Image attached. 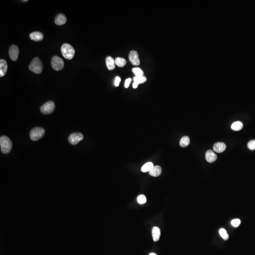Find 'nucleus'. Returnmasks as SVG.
<instances>
[{"label":"nucleus","mask_w":255,"mask_h":255,"mask_svg":"<svg viewBox=\"0 0 255 255\" xmlns=\"http://www.w3.org/2000/svg\"><path fill=\"white\" fill-rule=\"evenodd\" d=\"M0 145L2 153L8 154L12 148V142L8 137L3 136L0 138Z\"/></svg>","instance_id":"obj_1"},{"label":"nucleus","mask_w":255,"mask_h":255,"mask_svg":"<svg viewBox=\"0 0 255 255\" xmlns=\"http://www.w3.org/2000/svg\"><path fill=\"white\" fill-rule=\"evenodd\" d=\"M61 51L63 57L68 60L72 59L75 54V49L68 44H63L61 48Z\"/></svg>","instance_id":"obj_2"},{"label":"nucleus","mask_w":255,"mask_h":255,"mask_svg":"<svg viewBox=\"0 0 255 255\" xmlns=\"http://www.w3.org/2000/svg\"><path fill=\"white\" fill-rule=\"evenodd\" d=\"M43 68L42 63L38 57H35L29 65L30 70L36 74L41 73L43 70Z\"/></svg>","instance_id":"obj_3"},{"label":"nucleus","mask_w":255,"mask_h":255,"mask_svg":"<svg viewBox=\"0 0 255 255\" xmlns=\"http://www.w3.org/2000/svg\"><path fill=\"white\" fill-rule=\"evenodd\" d=\"M45 133L44 129L40 127H36L33 129L30 132V138L31 140L36 141L41 139Z\"/></svg>","instance_id":"obj_4"},{"label":"nucleus","mask_w":255,"mask_h":255,"mask_svg":"<svg viewBox=\"0 0 255 255\" xmlns=\"http://www.w3.org/2000/svg\"><path fill=\"white\" fill-rule=\"evenodd\" d=\"M64 65V62L60 57L54 56L52 58L51 60V65L54 70L57 71H60L63 68Z\"/></svg>","instance_id":"obj_5"},{"label":"nucleus","mask_w":255,"mask_h":255,"mask_svg":"<svg viewBox=\"0 0 255 255\" xmlns=\"http://www.w3.org/2000/svg\"><path fill=\"white\" fill-rule=\"evenodd\" d=\"M55 107V106L54 102L50 101L43 104L40 108V111L43 114H49L54 112Z\"/></svg>","instance_id":"obj_6"},{"label":"nucleus","mask_w":255,"mask_h":255,"mask_svg":"<svg viewBox=\"0 0 255 255\" xmlns=\"http://www.w3.org/2000/svg\"><path fill=\"white\" fill-rule=\"evenodd\" d=\"M84 136L83 134L80 133H74L70 135L69 137V141L71 144H77L80 141L83 140Z\"/></svg>","instance_id":"obj_7"},{"label":"nucleus","mask_w":255,"mask_h":255,"mask_svg":"<svg viewBox=\"0 0 255 255\" xmlns=\"http://www.w3.org/2000/svg\"><path fill=\"white\" fill-rule=\"evenodd\" d=\"M9 57L13 61H16L18 58L19 54V49L18 47L14 44H12L10 46L9 50Z\"/></svg>","instance_id":"obj_8"},{"label":"nucleus","mask_w":255,"mask_h":255,"mask_svg":"<svg viewBox=\"0 0 255 255\" xmlns=\"http://www.w3.org/2000/svg\"><path fill=\"white\" fill-rule=\"evenodd\" d=\"M129 58L130 62H131L133 65L135 66L139 65L140 64L139 54L136 51H131L129 55Z\"/></svg>","instance_id":"obj_9"},{"label":"nucleus","mask_w":255,"mask_h":255,"mask_svg":"<svg viewBox=\"0 0 255 255\" xmlns=\"http://www.w3.org/2000/svg\"><path fill=\"white\" fill-rule=\"evenodd\" d=\"M217 155L215 154V153L212 150H209L207 151L206 154V159L207 162L210 163H214L217 160Z\"/></svg>","instance_id":"obj_10"},{"label":"nucleus","mask_w":255,"mask_h":255,"mask_svg":"<svg viewBox=\"0 0 255 255\" xmlns=\"http://www.w3.org/2000/svg\"><path fill=\"white\" fill-rule=\"evenodd\" d=\"M54 22L57 25H63L65 24L66 22H67V18L64 14L62 13L59 14L55 18Z\"/></svg>","instance_id":"obj_11"},{"label":"nucleus","mask_w":255,"mask_h":255,"mask_svg":"<svg viewBox=\"0 0 255 255\" xmlns=\"http://www.w3.org/2000/svg\"><path fill=\"white\" fill-rule=\"evenodd\" d=\"M30 38L31 40L35 41H40L44 38V35L41 32L35 31L32 32L30 35Z\"/></svg>","instance_id":"obj_12"},{"label":"nucleus","mask_w":255,"mask_h":255,"mask_svg":"<svg viewBox=\"0 0 255 255\" xmlns=\"http://www.w3.org/2000/svg\"><path fill=\"white\" fill-rule=\"evenodd\" d=\"M226 148V146L223 142H217L214 145L213 149L215 152L221 153L225 151Z\"/></svg>","instance_id":"obj_13"},{"label":"nucleus","mask_w":255,"mask_h":255,"mask_svg":"<svg viewBox=\"0 0 255 255\" xmlns=\"http://www.w3.org/2000/svg\"><path fill=\"white\" fill-rule=\"evenodd\" d=\"M8 66L7 62L3 59L0 60V77L4 76L7 72Z\"/></svg>","instance_id":"obj_14"},{"label":"nucleus","mask_w":255,"mask_h":255,"mask_svg":"<svg viewBox=\"0 0 255 255\" xmlns=\"http://www.w3.org/2000/svg\"><path fill=\"white\" fill-rule=\"evenodd\" d=\"M107 68L110 71L114 69L115 67V60L111 56H108L106 60Z\"/></svg>","instance_id":"obj_15"},{"label":"nucleus","mask_w":255,"mask_h":255,"mask_svg":"<svg viewBox=\"0 0 255 255\" xmlns=\"http://www.w3.org/2000/svg\"><path fill=\"white\" fill-rule=\"evenodd\" d=\"M162 171V168L160 166H155L154 168L149 172V174L152 176L158 177L161 174Z\"/></svg>","instance_id":"obj_16"},{"label":"nucleus","mask_w":255,"mask_h":255,"mask_svg":"<svg viewBox=\"0 0 255 255\" xmlns=\"http://www.w3.org/2000/svg\"><path fill=\"white\" fill-rule=\"evenodd\" d=\"M152 233L153 240L155 242L158 241L161 235L160 229L157 227H153L152 229Z\"/></svg>","instance_id":"obj_17"},{"label":"nucleus","mask_w":255,"mask_h":255,"mask_svg":"<svg viewBox=\"0 0 255 255\" xmlns=\"http://www.w3.org/2000/svg\"><path fill=\"white\" fill-rule=\"evenodd\" d=\"M243 123L239 121L234 122L231 126V129L234 131H240L243 128Z\"/></svg>","instance_id":"obj_18"},{"label":"nucleus","mask_w":255,"mask_h":255,"mask_svg":"<svg viewBox=\"0 0 255 255\" xmlns=\"http://www.w3.org/2000/svg\"><path fill=\"white\" fill-rule=\"evenodd\" d=\"M154 164L151 162L146 163L142 167L141 171L143 172H147L151 171L154 168Z\"/></svg>","instance_id":"obj_19"},{"label":"nucleus","mask_w":255,"mask_h":255,"mask_svg":"<svg viewBox=\"0 0 255 255\" xmlns=\"http://www.w3.org/2000/svg\"><path fill=\"white\" fill-rule=\"evenodd\" d=\"M190 143V139L188 136H184L180 139V145L182 147H186L189 145Z\"/></svg>","instance_id":"obj_20"},{"label":"nucleus","mask_w":255,"mask_h":255,"mask_svg":"<svg viewBox=\"0 0 255 255\" xmlns=\"http://www.w3.org/2000/svg\"><path fill=\"white\" fill-rule=\"evenodd\" d=\"M115 63L119 67H123L126 64V61L122 58H116L115 59Z\"/></svg>","instance_id":"obj_21"},{"label":"nucleus","mask_w":255,"mask_h":255,"mask_svg":"<svg viewBox=\"0 0 255 255\" xmlns=\"http://www.w3.org/2000/svg\"><path fill=\"white\" fill-rule=\"evenodd\" d=\"M219 233L220 235L221 236L223 239L224 240H228L229 236L228 234L227 233L226 230L224 228H221L219 230Z\"/></svg>","instance_id":"obj_22"},{"label":"nucleus","mask_w":255,"mask_h":255,"mask_svg":"<svg viewBox=\"0 0 255 255\" xmlns=\"http://www.w3.org/2000/svg\"><path fill=\"white\" fill-rule=\"evenodd\" d=\"M134 81L135 82L138 83V84H141V83H144L147 81V77H146L141 76V77H134Z\"/></svg>","instance_id":"obj_23"},{"label":"nucleus","mask_w":255,"mask_h":255,"mask_svg":"<svg viewBox=\"0 0 255 255\" xmlns=\"http://www.w3.org/2000/svg\"><path fill=\"white\" fill-rule=\"evenodd\" d=\"M132 72H133L136 77H141L144 76L143 71L139 68L132 69Z\"/></svg>","instance_id":"obj_24"},{"label":"nucleus","mask_w":255,"mask_h":255,"mask_svg":"<svg viewBox=\"0 0 255 255\" xmlns=\"http://www.w3.org/2000/svg\"><path fill=\"white\" fill-rule=\"evenodd\" d=\"M137 201L140 204H143L147 202V198L145 195H140L137 198Z\"/></svg>","instance_id":"obj_25"},{"label":"nucleus","mask_w":255,"mask_h":255,"mask_svg":"<svg viewBox=\"0 0 255 255\" xmlns=\"http://www.w3.org/2000/svg\"><path fill=\"white\" fill-rule=\"evenodd\" d=\"M241 223V221L239 219H235L231 221V224L234 227H238Z\"/></svg>","instance_id":"obj_26"},{"label":"nucleus","mask_w":255,"mask_h":255,"mask_svg":"<svg viewBox=\"0 0 255 255\" xmlns=\"http://www.w3.org/2000/svg\"><path fill=\"white\" fill-rule=\"evenodd\" d=\"M248 147L250 150H255V140H252L248 142Z\"/></svg>","instance_id":"obj_27"},{"label":"nucleus","mask_w":255,"mask_h":255,"mask_svg":"<svg viewBox=\"0 0 255 255\" xmlns=\"http://www.w3.org/2000/svg\"><path fill=\"white\" fill-rule=\"evenodd\" d=\"M120 81H121V79H120V77L118 76L116 77L115 79V82H114V85H115L116 87H118L119 86V84L120 83Z\"/></svg>","instance_id":"obj_28"},{"label":"nucleus","mask_w":255,"mask_h":255,"mask_svg":"<svg viewBox=\"0 0 255 255\" xmlns=\"http://www.w3.org/2000/svg\"><path fill=\"white\" fill-rule=\"evenodd\" d=\"M131 78H129V79H127L126 80L125 82V88H128L129 87V85H130V84L131 82Z\"/></svg>","instance_id":"obj_29"},{"label":"nucleus","mask_w":255,"mask_h":255,"mask_svg":"<svg viewBox=\"0 0 255 255\" xmlns=\"http://www.w3.org/2000/svg\"><path fill=\"white\" fill-rule=\"evenodd\" d=\"M138 85H139V84H138V83L134 82L133 83V85H132V86H133V88H134V89L137 88V87H138Z\"/></svg>","instance_id":"obj_30"},{"label":"nucleus","mask_w":255,"mask_h":255,"mask_svg":"<svg viewBox=\"0 0 255 255\" xmlns=\"http://www.w3.org/2000/svg\"><path fill=\"white\" fill-rule=\"evenodd\" d=\"M149 255H156V254H155V253H150V254Z\"/></svg>","instance_id":"obj_31"},{"label":"nucleus","mask_w":255,"mask_h":255,"mask_svg":"<svg viewBox=\"0 0 255 255\" xmlns=\"http://www.w3.org/2000/svg\"><path fill=\"white\" fill-rule=\"evenodd\" d=\"M28 1V0H27V1H24V2H25V1Z\"/></svg>","instance_id":"obj_32"}]
</instances>
